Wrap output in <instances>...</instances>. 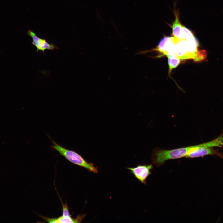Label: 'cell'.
Wrapping results in <instances>:
<instances>
[{"mask_svg":"<svg viewBox=\"0 0 223 223\" xmlns=\"http://www.w3.org/2000/svg\"><path fill=\"white\" fill-rule=\"evenodd\" d=\"M48 137L53 143L50 146L51 148L58 152L60 155L70 162L84 168L89 171L95 173H98V167H95L93 163L87 162L83 157L75 151L61 146L52 140L48 135Z\"/></svg>","mask_w":223,"mask_h":223,"instance_id":"obj_1","label":"cell"},{"mask_svg":"<svg viewBox=\"0 0 223 223\" xmlns=\"http://www.w3.org/2000/svg\"><path fill=\"white\" fill-rule=\"evenodd\" d=\"M193 147L191 146L169 150L156 148L152 155V163L156 166L160 167L167 160L185 157L191 151Z\"/></svg>","mask_w":223,"mask_h":223,"instance_id":"obj_2","label":"cell"},{"mask_svg":"<svg viewBox=\"0 0 223 223\" xmlns=\"http://www.w3.org/2000/svg\"><path fill=\"white\" fill-rule=\"evenodd\" d=\"M62 207V215L57 218H48L42 216H39L48 223H80L86 216V214L79 215L77 217L73 218L70 215L67 204L63 203L61 198H60Z\"/></svg>","mask_w":223,"mask_h":223,"instance_id":"obj_3","label":"cell"},{"mask_svg":"<svg viewBox=\"0 0 223 223\" xmlns=\"http://www.w3.org/2000/svg\"><path fill=\"white\" fill-rule=\"evenodd\" d=\"M155 50L162 53L168 57L172 56H177L174 37L166 36L163 37L160 42Z\"/></svg>","mask_w":223,"mask_h":223,"instance_id":"obj_4","label":"cell"},{"mask_svg":"<svg viewBox=\"0 0 223 223\" xmlns=\"http://www.w3.org/2000/svg\"><path fill=\"white\" fill-rule=\"evenodd\" d=\"M126 168L129 170L131 173L141 183L146 184V180L148 177L152 174L150 170L153 168V165H138L132 167H127Z\"/></svg>","mask_w":223,"mask_h":223,"instance_id":"obj_5","label":"cell"},{"mask_svg":"<svg viewBox=\"0 0 223 223\" xmlns=\"http://www.w3.org/2000/svg\"><path fill=\"white\" fill-rule=\"evenodd\" d=\"M27 34L32 38L31 43L36 48L37 52L41 51L44 54L46 50H53L55 49H58V48L54 44H50L45 39L41 38L37 36L32 31L28 30Z\"/></svg>","mask_w":223,"mask_h":223,"instance_id":"obj_6","label":"cell"},{"mask_svg":"<svg viewBox=\"0 0 223 223\" xmlns=\"http://www.w3.org/2000/svg\"><path fill=\"white\" fill-rule=\"evenodd\" d=\"M174 37L176 53L178 58L181 60L189 59L186 40H181Z\"/></svg>","mask_w":223,"mask_h":223,"instance_id":"obj_7","label":"cell"},{"mask_svg":"<svg viewBox=\"0 0 223 223\" xmlns=\"http://www.w3.org/2000/svg\"><path fill=\"white\" fill-rule=\"evenodd\" d=\"M175 18L174 21L170 25L172 29L173 34L174 37L181 40H185L183 34L182 26L179 20L178 12L174 10Z\"/></svg>","mask_w":223,"mask_h":223,"instance_id":"obj_8","label":"cell"},{"mask_svg":"<svg viewBox=\"0 0 223 223\" xmlns=\"http://www.w3.org/2000/svg\"><path fill=\"white\" fill-rule=\"evenodd\" d=\"M168 63L169 66V74L170 75L173 68L177 67L179 64L180 59L177 56H172L168 57Z\"/></svg>","mask_w":223,"mask_h":223,"instance_id":"obj_9","label":"cell"}]
</instances>
